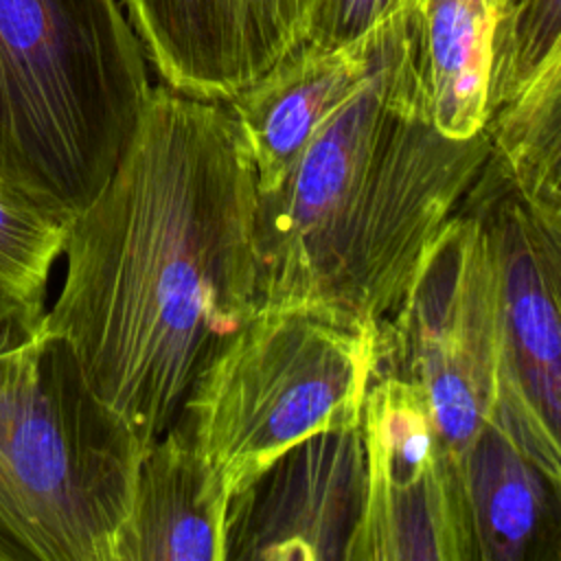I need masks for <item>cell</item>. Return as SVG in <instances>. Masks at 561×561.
I'll return each mask as SVG.
<instances>
[{"label": "cell", "instance_id": "cell-1", "mask_svg": "<svg viewBox=\"0 0 561 561\" xmlns=\"http://www.w3.org/2000/svg\"><path fill=\"white\" fill-rule=\"evenodd\" d=\"M256 173L226 103L151 88L110 180L72 217L44 329L142 454L256 309Z\"/></svg>", "mask_w": 561, "mask_h": 561}, {"label": "cell", "instance_id": "cell-2", "mask_svg": "<svg viewBox=\"0 0 561 561\" xmlns=\"http://www.w3.org/2000/svg\"><path fill=\"white\" fill-rule=\"evenodd\" d=\"M489 153L440 134L416 68L412 7L377 24L370 70L270 193H256V307L383 324Z\"/></svg>", "mask_w": 561, "mask_h": 561}, {"label": "cell", "instance_id": "cell-3", "mask_svg": "<svg viewBox=\"0 0 561 561\" xmlns=\"http://www.w3.org/2000/svg\"><path fill=\"white\" fill-rule=\"evenodd\" d=\"M147 68L118 0H0V188L70 224L131 142Z\"/></svg>", "mask_w": 561, "mask_h": 561}, {"label": "cell", "instance_id": "cell-4", "mask_svg": "<svg viewBox=\"0 0 561 561\" xmlns=\"http://www.w3.org/2000/svg\"><path fill=\"white\" fill-rule=\"evenodd\" d=\"M140 458L44 324L0 353V561H114Z\"/></svg>", "mask_w": 561, "mask_h": 561}, {"label": "cell", "instance_id": "cell-5", "mask_svg": "<svg viewBox=\"0 0 561 561\" xmlns=\"http://www.w3.org/2000/svg\"><path fill=\"white\" fill-rule=\"evenodd\" d=\"M381 362V324L256 307L197 377L178 421L232 497L302 438L357 427Z\"/></svg>", "mask_w": 561, "mask_h": 561}, {"label": "cell", "instance_id": "cell-6", "mask_svg": "<svg viewBox=\"0 0 561 561\" xmlns=\"http://www.w3.org/2000/svg\"><path fill=\"white\" fill-rule=\"evenodd\" d=\"M381 340V375L425 394L440 440L460 460L493 421L506 348L495 256L476 215L456 206L445 219Z\"/></svg>", "mask_w": 561, "mask_h": 561}, {"label": "cell", "instance_id": "cell-7", "mask_svg": "<svg viewBox=\"0 0 561 561\" xmlns=\"http://www.w3.org/2000/svg\"><path fill=\"white\" fill-rule=\"evenodd\" d=\"M458 206L480 219L497 267L506 348L491 423L561 484V224L533 208L491 153Z\"/></svg>", "mask_w": 561, "mask_h": 561}, {"label": "cell", "instance_id": "cell-8", "mask_svg": "<svg viewBox=\"0 0 561 561\" xmlns=\"http://www.w3.org/2000/svg\"><path fill=\"white\" fill-rule=\"evenodd\" d=\"M359 434L366 495L346 561H476L460 460L440 440L425 394L379 375Z\"/></svg>", "mask_w": 561, "mask_h": 561}, {"label": "cell", "instance_id": "cell-9", "mask_svg": "<svg viewBox=\"0 0 561 561\" xmlns=\"http://www.w3.org/2000/svg\"><path fill=\"white\" fill-rule=\"evenodd\" d=\"M364 495L359 425L316 432L228 500L226 561H346Z\"/></svg>", "mask_w": 561, "mask_h": 561}, {"label": "cell", "instance_id": "cell-10", "mask_svg": "<svg viewBox=\"0 0 561 561\" xmlns=\"http://www.w3.org/2000/svg\"><path fill=\"white\" fill-rule=\"evenodd\" d=\"M324 0H123L147 64L184 96L228 103L309 42Z\"/></svg>", "mask_w": 561, "mask_h": 561}, {"label": "cell", "instance_id": "cell-11", "mask_svg": "<svg viewBox=\"0 0 561 561\" xmlns=\"http://www.w3.org/2000/svg\"><path fill=\"white\" fill-rule=\"evenodd\" d=\"M377 26L340 46L302 44L226 103L252 156L256 193H270L322 123L362 85Z\"/></svg>", "mask_w": 561, "mask_h": 561}, {"label": "cell", "instance_id": "cell-12", "mask_svg": "<svg viewBox=\"0 0 561 561\" xmlns=\"http://www.w3.org/2000/svg\"><path fill=\"white\" fill-rule=\"evenodd\" d=\"M228 500L175 421L140 458L114 561H226Z\"/></svg>", "mask_w": 561, "mask_h": 561}, {"label": "cell", "instance_id": "cell-13", "mask_svg": "<svg viewBox=\"0 0 561 561\" xmlns=\"http://www.w3.org/2000/svg\"><path fill=\"white\" fill-rule=\"evenodd\" d=\"M476 561H559L561 486L495 423L460 456Z\"/></svg>", "mask_w": 561, "mask_h": 561}, {"label": "cell", "instance_id": "cell-14", "mask_svg": "<svg viewBox=\"0 0 561 561\" xmlns=\"http://www.w3.org/2000/svg\"><path fill=\"white\" fill-rule=\"evenodd\" d=\"M513 0H416L414 55L434 127L456 140L484 129L493 42Z\"/></svg>", "mask_w": 561, "mask_h": 561}, {"label": "cell", "instance_id": "cell-15", "mask_svg": "<svg viewBox=\"0 0 561 561\" xmlns=\"http://www.w3.org/2000/svg\"><path fill=\"white\" fill-rule=\"evenodd\" d=\"M484 131L489 153L519 195L561 224V55L495 107Z\"/></svg>", "mask_w": 561, "mask_h": 561}, {"label": "cell", "instance_id": "cell-16", "mask_svg": "<svg viewBox=\"0 0 561 561\" xmlns=\"http://www.w3.org/2000/svg\"><path fill=\"white\" fill-rule=\"evenodd\" d=\"M557 55H561V0H513L493 42L489 114Z\"/></svg>", "mask_w": 561, "mask_h": 561}, {"label": "cell", "instance_id": "cell-17", "mask_svg": "<svg viewBox=\"0 0 561 561\" xmlns=\"http://www.w3.org/2000/svg\"><path fill=\"white\" fill-rule=\"evenodd\" d=\"M68 226L0 191V285L46 300L48 276L64 252Z\"/></svg>", "mask_w": 561, "mask_h": 561}, {"label": "cell", "instance_id": "cell-18", "mask_svg": "<svg viewBox=\"0 0 561 561\" xmlns=\"http://www.w3.org/2000/svg\"><path fill=\"white\" fill-rule=\"evenodd\" d=\"M414 4L416 0H324L309 42L318 46L353 42L388 15Z\"/></svg>", "mask_w": 561, "mask_h": 561}, {"label": "cell", "instance_id": "cell-19", "mask_svg": "<svg viewBox=\"0 0 561 561\" xmlns=\"http://www.w3.org/2000/svg\"><path fill=\"white\" fill-rule=\"evenodd\" d=\"M44 302L0 285V353L24 344L42 329Z\"/></svg>", "mask_w": 561, "mask_h": 561}, {"label": "cell", "instance_id": "cell-20", "mask_svg": "<svg viewBox=\"0 0 561 561\" xmlns=\"http://www.w3.org/2000/svg\"><path fill=\"white\" fill-rule=\"evenodd\" d=\"M0 191H2V188H0Z\"/></svg>", "mask_w": 561, "mask_h": 561}]
</instances>
